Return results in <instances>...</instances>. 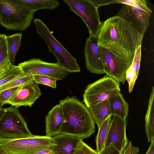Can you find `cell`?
Instances as JSON below:
<instances>
[{"instance_id": "cb8c5ba5", "label": "cell", "mask_w": 154, "mask_h": 154, "mask_svg": "<svg viewBox=\"0 0 154 154\" xmlns=\"http://www.w3.org/2000/svg\"><path fill=\"white\" fill-rule=\"evenodd\" d=\"M33 80V76L23 74L21 76L0 86V92L13 88L19 87Z\"/></svg>"}, {"instance_id": "83f0119b", "label": "cell", "mask_w": 154, "mask_h": 154, "mask_svg": "<svg viewBox=\"0 0 154 154\" xmlns=\"http://www.w3.org/2000/svg\"><path fill=\"white\" fill-rule=\"evenodd\" d=\"M20 86L8 89L0 92V102L5 104L16 93Z\"/></svg>"}, {"instance_id": "9c48e42d", "label": "cell", "mask_w": 154, "mask_h": 154, "mask_svg": "<svg viewBox=\"0 0 154 154\" xmlns=\"http://www.w3.org/2000/svg\"><path fill=\"white\" fill-rule=\"evenodd\" d=\"M63 2L83 20L89 35L97 36L102 23L98 8L89 0H64Z\"/></svg>"}, {"instance_id": "d6a6232c", "label": "cell", "mask_w": 154, "mask_h": 154, "mask_svg": "<svg viewBox=\"0 0 154 154\" xmlns=\"http://www.w3.org/2000/svg\"><path fill=\"white\" fill-rule=\"evenodd\" d=\"M35 154H55V152L51 149H45L40 151Z\"/></svg>"}, {"instance_id": "5b68a950", "label": "cell", "mask_w": 154, "mask_h": 154, "mask_svg": "<svg viewBox=\"0 0 154 154\" xmlns=\"http://www.w3.org/2000/svg\"><path fill=\"white\" fill-rule=\"evenodd\" d=\"M36 32L44 39L50 52H52L60 64L69 73L79 72L81 69L76 59L53 36L48 27L40 19H34Z\"/></svg>"}, {"instance_id": "4dcf8cb0", "label": "cell", "mask_w": 154, "mask_h": 154, "mask_svg": "<svg viewBox=\"0 0 154 154\" xmlns=\"http://www.w3.org/2000/svg\"><path fill=\"white\" fill-rule=\"evenodd\" d=\"M139 152V147L133 146L131 141H130L124 152L123 154H138Z\"/></svg>"}, {"instance_id": "d590c367", "label": "cell", "mask_w": 154, "mask_h": 154, "mask_svg": "<svg viewBox=\"0 0 154 154\" xmlns=\"http://www.w3.org/2000/svg\"><path fill=\"white\" fill-rule=\"evenodd\" d=\"M3 69L0 70V76L2 75V74L4 72L5 69Z\"/></svg>"}, {"instance_id": "2e32d148", "label": "cell", "mask_w": 154, "mask_h": 154, "mask_svg": "<svg viewBox=\"0 0 154 154\" xmlns=\"http://www.w3.org/2000/svg\"><path fill=\"white\" fill-rule=\"evenodd\" d=\"M88 108L98 128L107 119L112 116L108 99L92 105Z\"/></svg>"}, {"instance_id": "5bb4252c", "label": "cell", "mask_w": 154, "mask_h": 154, "mask_svg": "<svg viewBox=\"0 0 154 154\" xmlns=\"http://www.w3.org/2000/svg\"><path fill=\"white\" fill-rule=\"evenodd\" d=\"M45 136L52 137L59 134L64 123L61 105L58 104L48 112L45 116Z\"/></svg>"}, {"instance_id": "ac0fdd59", "label": "cell", "mask_w": 154, "mask_h": 154, "mask_svg": "<svg viewBox=\"0 0 154 154\" xmlns=\"http://www.w3.org/2000/svg\"><path fill=\"white\" fill-rule=\"evenodd\" d=\"M141 45L136 50L133 56L132 63L127 69L126 78L129 85V92L132 91L137 77L140 67L141 56Z\"/></svg>"}, {"instance_id": "7402d4cb", "label": "cell", "mask_w": 154, "mask_h": 154, "mask_svg": "<svg viewBox=\"0 0 154 154\" xmlns=\"http://www.w3.org/2000/svg\"><path fill=\"white\" fill-rule=\"evenodd\" d=\"M36 11L38 10L47 9L52 10L58 8L60 2L56 0H22Z\"/></svg>"}, {"instance_id": "ffe728a7", "label": "cell", "mask_w": 154, "mask_h": 154, "mask_svg": "<svg viewBox=\"0 0 154 154\" xmlns=\"http://www.w3.org/2000/svg\"><path fill=\"white\" fill-rule=\"evenodd\" d=\"M22 35L20 32L6 36L9 60L10 63L13 65H14L16 54L21 46Z\"/></svg>"}, {"instance_id": "484cf974", "label": "cell", "mask_w": 154, "mask_h": 154, "mask_svg": "<svg viewBox=\"0 0 154 154\" xmlns=\"http://www.w3.org/2000/svg\"><path fill=\"white\" fill-rule=\"evenodd\" d=\"M116 1L117 3L125 4L137 8L150 15L152 12L145 0H116Z\"/></svg>"}, {"instance_id": "4fadbf2b", "label": "cell", "mask_w": 154, "mask_h": 154, "mask_svg": "<svg viewBox=\"0 0 154 154\" xmlns=\"http://www.w3.org/2000/svg\"><path fill=\"white\" fill-rule=\"evenodd\" d=\"M41 94L38 84L33 80L20 86L7 103L17 108L21 106L31 107Z\"/></svg>"}, {"instance_id": "836d02e7", "label": "cell", "mask_w": 154, "mask_h": 154, "mask_svg": "<svg viewBox=\"0 0 154 154\" xmlns=\"http://www.w3.org/2000/svg\"><path fill=\"white\" fill-rule=\"evenodd\" d=\"M145 154H154V140L151 141L149 146Z\"/></svg>"}, {"instance_id": "74e56055", "label": "cell", "mask_w": 154, "mask_h": 154, "mask_svg": "<svg viewBox=\"0 0 154 154\" xmlns=\"http://www.w3.org/2000/svg\"><path fill=\"white\" fill-rule=\"evenodd\" d=\"M1 35H2V34H1L0 33V39H1Z\"/></svg>"}, {"instance_id": "9a60e30c", "label": "cell", "mask_w": 154, "mask_h": 154, "mask_svg": "<svg viewBox=\"0 0 154 154\" xmlns=\"http://www.w3.org/2000/svg\"><path fill=\"white\" fill-rule=\"evenodd\" d=\"M57 146L55 154H74L82 139L72 135L58 134L53 137Z\"/></svg>"}, {"instance_id": "8992f818", "label": "cell", "mask_w": 154, "mask_h": 154, "mask_svg": "<svg viewBox=\"0 0 154 154\" xmlns=\"http://www.w3.org/2000/svg\"><path fill=\"white\" fill-rule=\"evenodd\" d=\"M32 134L18 108L12 106L4 108L0 117V138L17 139L30 137Z\"/></svg>"}, {"instance_id": "e0dca14e", "label": "cell", "mask_w": 154, "mask_h": 154, "mask_svg": "<svg viewBox=\"0 0 154 154\" xmlns=\"http://www.w3.org/2000/svg\"><path fill=\"white\" fill-rule=\"evenodd\" d=\"M109 99L111 116H116L126 119L128 112V104L120 92Z\"/></svg>"}, {"instance_id": "d4e9b609", "label": "cell", "mask_w": 154, "mask_h": 154, "mask_svg": "<svg viewBox=\"0 0 154 154\" xmlns=\"http://www.w3.org/2000/svg\"><path fill=\"white\" fill-rule=\"evenodd\" d=\"M6 35L2 34L0 40V70L7 68L10 65L6 40Z\"/></svg>"}, {"instance_id": "7c38bea8", "label": "cell", "mask_w": 154, "mask_h": 154, "mask_svg": "<svg viewBox=\"0 0 154 154\" xmlns=\"http://www.w3.org/2000/svg\"><path fill=\"white\" fill-rule=\"evenodd\" d=\"M98 37L89 35L86 39L84 54L86 67L92 73H104L102 57L98 44Z\"/></svg>"}, {"instance_id": "ab89813d", "label": "cell", "mask_w": 154, "mask_h": 154, "mask_svg": "<svg viewBox=\"0 0 154 154\" xmlns=\"http://www.w3.org/2000/svg\"></svg>"}, {"instance_id": "52a82bcc", "label": "cell", "mask_w": 154, "mask_h": 154, "mask_svg": "<svg viewBox=\"0 0 154 154\" xmlns=\"http://www.w3.org/2000/svg\"><path fill=\"white\" fill-rule=\"evenodd\" d=\"M120 91L119 83L106 75L87 86L83 94V101L88 108L109 99Z\"/></svg>"}, {"instance_id": "f35d334b", "label": "cell", "mask_w": 154, "mask_h": 154, "mask_svg": "<svg viewBox=\"0 0 154 154\" xmlns=\"http://www.w3.org/2000/svg\"><path fill=\"white\" fill-rule=\"evenodd\" d=\"M120 154H123V152L122 153H120Z\"/></svg>"}, {"instance_id": "e575fe53", "label": "cell", "mask_w": 154, "mask_h": 154, "mask_svg": "<svg viewBox=\"0 0 154 154\" xmlns=\"http://www.w3.org/2000/svg\"><path fill=\"white\" fill-rule=\"evenodd\" d=\"M4 104L3 103L0 102V117L4 110V108H2Z\"/></svg>"}, {"instance_id": "f1b7e54d", "label": "cell", "mask_w": 154, "mask_h": 154, "mask_svg": "<svg viewBox=\"0 0 154 154\" xmlns=\"http://www.w3.org/2000/svg\"><path fill=\"white\" fill-rule=\"evenodd\" d=\"M74 154H99L82 140Z\"/></svg>"}, {"instance_id": "44dd1931", "label": "cell", "mask_w": 154, "mask_h": 154, "mask_svg": "<svg viewBox=\"0 0 154 154\" xmlns=\"http://www.w3.org/2000/svg\"><path fill=\"white\" fill-rule=\"evenodd\" d=\"M111 116L107 119L98 128L96 137L97 149L99 154L103 149L108 137L111 123Z\"/></svg>"}, {"instance_id": "6da1fadb", "label": "cell", "mask_w": 154, "mask_h": 154, "mask_svg": "<svg viewBox=\"0 0 154 154\" xmlns=\"http://www.w3.org/2000/svg\"><path fill=\"white\" fill-rule=\"evenodd\" d=\"M120 16L108 18L101 25L97 35L98 45L119 55L133 57L140 45L149 24V17L128 6Z\"/></svg>"}, {"instance_id": "277c9868", "label": "cell", "mask_w": 154, "mask_h": 154, "mask_svg": "<svg viewBox=\"0 0 154 154\" xmlns=\"http://www.w3.org/2000/svg\"><path fill=\"white\" fill-rule=\"evenodd\" d=\"M57 145L53 137L35 135L17 139L0 138V149L7 154H35L45 149L53 150Z\"/></svg>"}, {"instance_id": "7a4b0ae2", "label": "cell", "mask_w": 154, "mask_h": 154, "mask_svg": "<svg viewBox=\"0 0 154 154\" xmlns=\"http://www.w3.org/2000/svg\"><path fill=\"white\" fill-rule=\"evenodd\" d=\"M64 123L59 134H69L82 139L95 130V123L88 108L75 96H67L60 100Z\"/></svg>"}, {"instance_id": "4316f807", "label": "cell", "mask_w": 154, "mask_h": 154, "mask_svg": "<svg viewBox=\"0 0 154 154\" xmlns=\"http://www.w3.org/2000/svg\"><path fill=\"white\" fill-rule=\"evenodd\" d=\"M33 76V81L37 84L47 85L55 88L56 82L58 80L48 76L35 75Z\"/></svg>"}, {"instance_id": "603a6c76", "label": "cell", "mask_w": 154, "mask_h": 154, "mask_svg": "<svg viewBox=\"0 0 154 154\" xmlns=\"http://www.w3.org/2000/svg\"><path fill=\"white\" fill-rule=\"evenodd\" d=\"M23 74L19 66L10 64L0 76V86L18 78Z\"/></svg>"}, {"instance_id": "d6986e66", "label": "cell", "mask_w": 154, "mask_h": 154, "mask_svg": "<svg viewBox=\"0 0 154 154\" xmlns=\"http://www.w3.org/2000/svg\"><path fill=\"white\" fill-rule=\"evenodd\" d=\"M154 87L152 91L145 117V129L148 142L154 140Z\"/></svg>"}, {"instance_id": "f546056e", "label": "cell", "mask_w": 154, "mask_h": 154, "mask_svg": "<svg viewBox=\"0 0 154 154\" xmlns=\"http://www.w3.org/2000/svg\"><path fill=\"white\" fill-rule=\"evenodd\" d=\"M97 8L100 6L112 4L117 3L116 0H89Z\"/></svg>"}, {"instance_id": "ba28073f", "label": "cell", "mask_w": 154, "mask_h": 154, "mask_svg": "<svg viewBox=\"0 0 154 154\" xmlns=\"http://www.w3.org/2000/svg\"><path fill=\"white\" fill-rule=\"evenodd\" d=\"M103 64L104 73L119 82L124 84L126 71L131 65L133 57L119 55L104 47H99Z\"/></svg>"}, {"instance_id": "3957f363", "label": "cell", "mask_w": 154, "mask_h": 154, "mask_svg": "<svg viewBox=\"0 0 154 154\" xmlns=\"http://www.w3.org/2000/svg\"><path fill=\"white\" fill-rule=\"evenodd\" d=\"M35 11L22 0H0V23L8 30H24L30 26Z\"/></svg>"}, {"instance_id": "1f68e13d", "label": "cell", "mask_w": 154, "mask_h": 154, "mask_svg": "<svg viewBox=\"0 0 154 154\" xmlns=\"http://www.w3.org/2000/svg\"><path fill=\"white\" fill-rule=\"evenodd\" d=\"M119 152L111 144L107 147L103 149L99 154H120Z\"/></svg>"}, {"instance_id": "30bf717a", "label": "cell", "mask_w": 154, "mask_h": 154, "mask_svg": "<svg viewBox=\"0 0 154 154\" xmlns=\"http://www.w3.org/2000/svg\"><path fill=\"white\" fill-rule=\"evenodd\" d=\"M23 74L32 75L48 76L58 80L63 79L69 74L60 64L44 61L33 58L18 64Z\"/></svg>"}, {"instance_id": "8fae6325", "label": "cell", "mask_w": 154, "mask_h": 154, "mask_svg": "<svg viewBox=\"0 0 154 154\" xmlns=\"http://www.w3.org/2000/svg\"><path fill=\"white\" fill-rule=\"evenodd\" d=\"M126 119L113 116L108 137L103 149L111 144L120 152H124L129 141L126 135Z\"/></svg>"}, {"instance_id": "8d00e7d4", "label": "cell", "mask_w": 154, "mask_h": 154, "mask_svg": "<svg viewBox=\"0 0 154 154\" xmlns=\"http://www.w3.org/2000/svg\"><path fill=\"white\" fill-rule=\"evenodd\" d=\"M0 154H6L4 151L0 149Z\"/></svg>"}]
</instances>
